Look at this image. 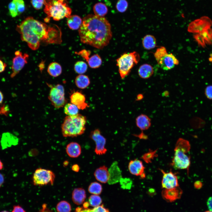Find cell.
<instances>
[{"mask_svg":"<svg viewBox=\"0 0 212 212\" xmlns=\"http://www.w3.org/2000/svg\"><path fill=\"white\" fill-rule=\"evenodd\" d=\"M136 123L137 126L142 130L148 129L151 125L150 119L148 116L143 114H141L137 117Z\"/></svg>","mask_w":212,"mask_h":212,"instance_id":"obj_23","label":"cell"},{"mask_svg":"<svg viewBox=\"0 0 212 212\" xmlns=\"http://www.w3.org/2000/svg\"><path fill=\"white\" fill-rule=\"evenodd\" d=\"M212 212V211H206V212Z\"/></svg>","mask_w":212,"mask_h":212,"instance_id":"obj_61","label":"cell"},{"mask_svg":"<svg viewBox=\"0 0 212 212\" xmlns=\"http://www.w3.org/2000/svg\"><path fill=\"white\" fill-rule=\"evenodd\" d=\"M86 198L85 190L83 188H75L72 191V198L74 203L77 205L82 204Z\"/></svg>","mask_w":212,"mask_h":212,"instance_id":"obj_22","label":"cell"},{"mask_svg":"<svg viewBox=\"0 0 212 212\" xmlns=\"http://www.w3.org/2000/svg\"><path fill=\"white\" fill-rule=\"evenodd\" d=\"M121 187L124 189H130L132 185V181L129 178H122L120 181Z\"/></svg>","mask_w":212,"mask_h":212,"instance_id":"obj_41","label":"cell"},{"mask_svg":"<svg viewBox=\"0 0 212 212\" xmlns=\"http://www.w3.org/2000/svg\"><path fill=\"white\" fill-rule=\"evenodd\" d=\"M1 212H8L7 211H2Z\"/></svg>","mask_w":212,"mask_h":212,"instance_id":"obj_60","label":"cell"},{"mask_svg":"<svg viewBox=\"0 0 212 212\" xmlns=\"http://www.w3.org/2000/svg\"><path fill=\"white\" fill-rule=\"evenodd\" d=\"M6 67V64L0 59V73L5 70Z\"/></svg>","mask_w":212,"mask_h":212,"instance_id":"obj_48","label":"cell"},{"mask_svg":"<svg viewBox=\"0 0 212 212\" xmlns=\"http://www.w3.org/2000/svg\"><path fill=\"white\" fill-rule=\"evenodd\" d=\"M143 98V96L142 94H139L137 95V100H140Z\"/></svg>","mask_w":212,"mask_h":212,"instance_id":"obj_57","label":"cell"},{"mask_svg":"<svg viewBox=\"0 0 212 212\" xmlns=\"http://www.w3.org/2000/svg\"><path fill=\"white\" fill-rule=\"evenodd\" d=\"M190 123L193 128L198 129L204 127L206 122L202 119L198 117H195L191 119Z\"/></svg>","mask_w":212,"mask_h":212,"instance_id":"obj_36","label":"cell"},{"mask_svg":"<svg viewBox=\"0 0 212 212\" xmlns=\"http://www.w3.org/2000/svg\"><path fill=\"white\" fill-rule=\"evenodd\" d=\"M4 168V165L3 163L0 160V170H1Z\"/></svg>","mask_w":212,"mask_h":212,"instance_id":"obj_58","label":"cell"},{"mask_svg":"<svg viewBox=\"0 0 212 212\" xmlns=\"http://www.w3.org/2000/svg\"><path fill=\"white\" fill-rule=\"evenodd\" d=\"M87 119L80 114L66 116L61 125L62 132L65 137H76L84 133Z\"/></svg>","mask_w":212,"mask_h":212,"instance_id":"obj_3","label":"cell"},{"mask_svg":"<svg viewBox=\"0 0 212 212\" xmlns=\"http://www.w3.org/2000/svg\"><path fill=\"white\" fill-rule=\"evenodd\" d=\"M138 72L139 75L141 78L146 79L152 76L154 70L153 67L150 65L145 64L140 67Z\"/></svg>","mask_w":212,"mask_h":212,"instance_id":"obj_24","label":"cell"},{"mask_svg":"<svg viewBox=\"0 0 212 212\" xmlns=\"http://www.w3.org/2000/svg\"><path fill=\"white\" fill-rule=\"evenodd\" d=\"M154 56L158 64L163 69L168 70L179 64V61L172 53H168L164 47L157 49Z\"/></svg>","mask_w":212,"mask_h":212,"instance_id":"obj_7","label":"cell"},{"mask_svg":"<svg viewBox=\"0 0 212 212\" xmlns=\"http://www.w3.org/2000/svg\"><path fill=\"white\" fill-rule=\"evenodd\" d=\"M82 21V20L80 16L74 15H71L68 18L67 23L68 27L70 29L75 30L80 28Z\"/></svg>","mask_w":212,"mask_h":212,"instance_id":"obj_25","label":"cell"},{"mask_svg":"<svg viewBox=\"0 0 212 212\" xmlns=\"http://www.w3.org/2000/svg\"><path fill=\"white\" fill-rule=\"evenodd\" d=\"M93 10L95 15L100 17H103L108 12L106 5L101 2L96 4L93 6Z\"/></svg>","mask_w":212,"mask_h":212,"instance_id":"obj_29","label":"cell"},{"mask_svg":"<svg viewBox=\"0 0 212 212\" xmlns=\"http://www.w3.org/2000/svg\"><path fill=\"white\" fill-rule=\"evenodd\" d=\"M75 82L76 85L78 88L81 89H85L90 85V81L88 76L81 74L76 77Z\"/></svg>","mask_w":212,"mask_h":212,"instance_id":"obj_26","label":"cell"},{"mask_svg":"<svg viewBox=\"0 0 212 212\" xmlns=\"http://www.w3.org/2000/svg\"><path fill=\"white\" fill-rule=\"evenodd\" d=\"M4 182V177L3 174L0 173V188L2 186Z\"/></svg>","mask_w":212,"mask_h":212,"instance_id":"obj_53","label":"cell"},{"mask_svg":"<svg viewBox=\"0 0 212 212\" xmlns=\"http://www.w3.org/2000/svg\"><path fill=\"white\" fill-rule=\"evenodd\" d=\"M183 191L179 186L173 188L164 189L162 192V195L163 198L168 201L173 202L180 199Z\"/></svg>","mask_w":212,"mask_h":212,"instance_id":"obj_16","label":"cell"},{"mask_svg":"<svg viewBox=\"0 0 212 212\" xmlns=\"http://www.w3.org/2000/svg\"><path fill=\"white\" fill-rule=\"evenodd\" d=\"M89 204L91 206L96 207L99 206L102 202L101 197L98 195H92L89 198Z\"/></svg>","mask_w":212,"mask_h":212,"instance_id":"obj_37","label":"cell"},{"mask_svg":"<svg viewBox=\"0 0 212 212\" xmlns=\"http://www.w3.org/2000/svg\"><path fill=\"white\" fill-rule=\"evenodd\" d=\"M156 150L150 151L144 154L142 156V158L146 163H151L152 160L157 155L156 154Z\"/></svg>","mask_w":212,"mask_h":212,"instance_id":"obj_40","label":"cell"},{"mask_svg":"<svg viewBox=\"0 0 212 212\" xmlns=\"http://www.w3.org/2000/svg\"><path fill=\"white\" fill-rule=\"evenodd\" d=\"M12 212H25L24 210L19 206H14Z\"/></svg>","mask_w":212,"mask_h":212,"instance_id":"obj_47","label":"cell"},{"mask_svg":"<svg viewBox=\"0 0 212 212\" xmlns=\"http://www.w3.org/2000/svg\"><path fill=\"white\" fill-rule=\"evenodd\" d=\"M76 212H110L108 209L104 207L103 205L95 207L92 209L82 210L81 208H78L76 209Z\"/></svg>","mask_w":212,"mask_h":212,"instance_id":"obj_35","label":"cell"},{"mask_svg":"<svg viewBox=\"0 0 212 212\" xmlns=\"http://www.w3.org/2000/svg\"><path fill=\"white\" fill-rule=\"evenodd\" d=\"M87 65L84 61H80L76 62L74 66V69L76 73L80 74H82L87 71Z\"/></svg>","mask_w":212,"mask_h":212,"instance_id":"obj_33","label":"cell"},{"mask_svg":"<svg viewBox=\"0 0 212 212\" xmlns=\"http://www.w3.org/2000/svg\"><path fill=\"white\" fill-rule=\"evenodd\" d=\"M50 90L48 98L52 105L56 108L63 107L67 101L65 97L64 89L63 86L59 84L53 85L47 83Z\"/></svg>","mask_w":212,"mask_h":212,"instance_id":"obj_8","label":"cell"},{"mask_svg":"<svg viewBox=\"0 0 212 212\" xmlns=\"http://www.w3.org/2000/svg\"><path fill=\"white\" fill-rule=\"evenodd\" d=\"M33 7L36 10L41 9L46 4V0H31Z\"/></svg>","mask_w":212,"mask_h":212,"instance_id":"obj_42","label":"cell"},{"mask_svg":"<svg viewBox=\"0 0 212 212\" xmlns=\"http://www.w3.org/2000/svg\"><path fill=\"white\" fill-rule=\"evenodd\" d=\"M10 112L9 106L4 103L0 107V115L7 116Z\"/></svg>","mask_w":212,"mask_h":212,"instance_id":"obj_45","label":"cell"},{"mask_svg":"<svg viewBox=\"0 0 212 212\" xmlns=\"http://www.w3.org/2000/svg\"><path fill=\"white\" fill-rule=\"evenodd\" d=\"M56 209L57 212H70L71 208L69 203L66 201H62L57 204Z\"/></svg>","mask_w":212,"mask_h":212,"instance_id":"obj_34","label":"cell"},{"mask_svg":"<svg viewBox=\"0 0 212 212\" xmlns=\"http://www.w3.org/2000/svg\"><path fill=\"white\" fill-rule=\"evenodd\" d=\"M70 99L71 103L76 105L79 109L84 110L89 107L85 102V95L80 92H74L70 96Z\"/></svg>","mask_w":212,"mask_h":212,"instance_id":"obj_18","label":"cell"},{"mask_svg":"<svg viewBox=\"0 0 212 212\" xmlns=\"http://www.w3.org/2000/svg\"><path fill=\"white\" fill-rule=\"evenodd\" d=\"M90 137L95 143V153L99 155L105 154L107 151L105 147L106 140L101 135L100 130L98 129L92 130L90 132Z\"/></svg>","mask_w":212,"mask_h":212,"instance_id":"obj_12","label":"cell"},{"mask_svg":"<svg viewBox=\"0 0 212 212\" xmlns=\"http://www.w3.org/2000/svg\"><path fill=\"white\" fill-rule=\"evenodd\" d=\"M16 29L21 40L33 50L38 49L41 45L59 44L62 42V32L58 26L48 25L32 17L26 18Z\"/></svg>","mask_w":212,"mask_h":212,"instance_id":"obj_1","label":"cell"},{"mask_svg":"<svg viewBox=\"0 0 212 212\" xmlns=\"http://www.w3.org/2000/svg\"><path fill=\"white\" fill-rule=\"evenodd\" d=\"M45 6L44 12L49 19L52 17L54 20L58 21L71 15L72 10L65 0H49L46 1Z\"/></svg>","mask_w":212,"mask_h":212,"instance_id":"obj_5","label":"cell"},{"mask_svg":"<svg viewBox=\"0 0 212 212\" xmlns=\"http://www.w3.org/2000/svg\"><path fill=\"white\" fill-rule=\"evenodd\" d=\"M8 8L9 15L12 17H15L19 15L15 4L12 1L9 4Z\"/></svg>","mask_w":212,"mask_h":212,"instance_id":"obj_43","label":"cell"},{"mask_svg":"<svg viewBox=\"0 0 212 212\" xmlns=\"http://www.w3.org/2000/svg\"><path fill=\"white\" fill-rule=\"evenodd\" d=\"M64 112L68 116H71L78 114L79 109L74 104L72 103L66 104L64 106Z\"/></svg>","mask_w":212,"mask_h":212,"instance_id":"obj_31","label":"cell"},{"mask_svg":"<svg viewBox=\"0 0 212 212\" xmlns=\"http://www.w3.org/2000/svg\"><path fill=\"white\" fill-rule=\"evenodd\" d=\"M88 191L89 193L94 195H99L102 191V186L97 182H92L89 186Z\"/></svg>","mask_w":212,"mask_h":212,"instance_id":"obj_32","label":"cell"},{"mask_svg":"<svg viewBox=\"0 0 212 212\" xmlns=\"http://www.w3.org/2000/svg\"><path fill=\"white\" fill-rule=\"evenodd\" d=\"M142 42L143 47L147 50L153 49L155 47L156 45L155 37L151 35H147L144 36Z\"/></svg>","mask_w":212,"mask_h":212,"instance_id":"obj_27","label":"cell"},{"mask_svg":"<svg viewBox=\"0 0 212 212\" xmlns=\"http://www.w3.org/2000/svg\"><path fill=\"white\" fill-rule=\"evenodd\" d=\"M47 72L50 76L54 77H57L61 74L62 68L58 63L52 62L48 65Z\"/></svg>","mask_w":212,"mask_h":212,"instance_id":"obj_28","label":"cell"},{"mask_svg":"<svg viewBox=\"0 0 212 212\" xmlns=\"http://www.w3.org/2000/svg\"><path fill=\"white\" fill-rule=\"evenodd\" d=\"M44 66V61H42L38 66L39 69L41 72H42L43 70L45 67Z\"/></svg>","mask_w":212,"mask_h":212,"instance_id":"obj_54","label":"cell"},{"mask_svg":"<svg viewBox=\"0 0 212 212\" xmlns=\"http://www.w3.org/2000/svg\"><path fill=\"white\" fill-rule=\"evenodd\" d=\"M12 1L15 4L19 15L24 11L25 6L23 0H12Z\"/></svg>","mask_w":212,"mask_h":212,"instance_id":"obj_39","label":"cell"},{"mask_svg":"<svg viewBox=\"0 0 212 212\" xmlns=\"http://www.w3.org/2000/svg\"><path fill=\"white\" fill-rule=\"evenodd\" d=\"M204 92L207 98L212 100V85L207 86L205 89Z\"/></svg>","mask_w":212,"mask_h":212,"instance_id":"obj_46","label":"cell"},{"mask_svg":"<svg viewBox=\"0 0 212 212\" xmlns=\"http://www.w3.org/2000/svg\"><path fill=\"white\" fill-rule=\"evenodd\" d=\"M128 3L126 0H118L116 5L117 10L119 12H124L127 9Z\"/></svg>","mask_w":212,"mask_h":212,"instance_id":"obj_38","label":"cell"},{"mask_svg":"<svg viewBox=\"0 0 212 212\" xmlns=\"http://www.w3.org/2000/svg\"><path fill=\"white\" fill-rule=\"evenodd\" d=\"M140 59L139 54L136 52L125 53L116 60L117 65L122 79H124L130 73L131 69Z\"/></svg>","mask_w":212,"mask_h":212,"instance_id":"obj_6","label":"cell"},{"mask_svg":"<svg viewBox=\"0 0 212 212\" xmlns=\"http://www.w3.org/2000/svg\"><path fill=\"white\" fill-rule=\"evenodd\" d=\"M39 212H53L47 207V205L44 204L43 205L42 208Z\"/></svg>","mask_w":212,"mask_h":212,"instance_id":"obj_49","label":"cell"},{"mask_svg":"<svg viewBox=\"0 0 212 212\" xmlns=\"http://www.w3.org/2000/svg\"><path fill=\"white\" fill-rule=\"evenodd\" d=\"M29 57V56L27 53L23 54L19 50L15 52V57L12 59V72L10 75L11 78L17 74L27 63Z\"/></svg>","mask_w":212,"mask_h":212,"instance_id":"obj_11","label":"cell"},{"mask_svg":"<svg viewBox=\"0 0 212 212\" xmlns=\"http://www.w3.org/2000/svg\"><path fill=\"white\" fill-rule=\"evenodd\" d=\"M78 32L82 43L99 49L107 46L112 37L108 21L104 17L92 14L83 18Z\"/></svg>","mask_w":212,"mask_h":212,"instance_id":"obj_2","label":"cell"},{"mask_svg":"<svg viewBox=\"0 0 212 212\" xmlns=\"http://www.w3.org/2000/svg\"><path fill=\"white\" fill-rule=\"evenodd\" d=\"M4 99V95L2 92L0 90V104L2 103Z\"/></svg>","mask_w":212,"mask_h":212,"instance_id":"obj_56","label":"cell"},{"mask_svg":"<svg viewBox=\"0 0 212 212\" xmlns=\"http://www.w3.org/2000/svg\"><path fill=\"white\" fill-rule=\"evenodd\" d=\"M55 177L54 173L51 170L39 168L36 169L34 173L32 181L35 186L53 185Z\"/></svg>","mask_w":212,"mask_h":212,"instance_id":"obj_9","label":"cell"},{"mask_svg":"<svg viewBox=\"0 0 212 212\" xmlns=\"http://www.w3.org/2000/svg\"><path fill=\"white\" fill-rule=\"evenodd\" d=\"M69 164V162L67 160H65L63 162V165L64 166H67Z\"/></svg>","mask_w":212,"mask_h":212,"instance_id":"obj_59","label":"cell"},{"mask_svg":"<svg viewBox=\"0 0 212 212\" xmlns=\"http://www.w3.org/2000/svg\"><path fill=\"white\" fill-rule=\"evenodd\" d=\"M207 205L210 210L212 211V196L209 198L208 199L207 202Z\"/></svg>","mask_w":212,"mask_h":212,"instance_id":"obj_51","label":"cell"},{"mask_svg":"<svg viewBox=\"0 0 212 212\" xmlns=\"http://www.w3.org/2000/svg\"><path fill=\"white\" fill-rule=\"evenodd\" d=\"M87 62L90 68L96 69L101 66L102 61L100 55L97 54H95L90 57Z\"/></svg>","mask_w":212,"mask_h":212,"instance_id":"obj_30","label":"cell"},{"mask_svg":"<svg viewBox=\"0 0 212 212\" xmlns=\"http://www.w3.org/2000/svg\"><path fill=\"white\" fill-rule=\"evenodd\" d=\"M128 168L129 172L132 175L140 176L142 178L145 177V167L141 161L137 159L130 160L128 164Z\"/></svg>","mask_w":212,"mask_h":212,"instance_id":"obj_15","label":"cell"},{"mask_svg":"<svg viewBox=\"0 0 212 212\" xmlns=\"http://www.w3.org/2000/svg\"><path fill=\"white\" fill-rule=\"evenodd\" d=\"M117 164L116 161L113 162L108 169L109 176L108 182L109 184L119 182L122 178L121 172Z\"/></svg>","mask_w":212,"mask_h":212,"instance_id":"obj_17","label":"cell"},{"mask_svg":"<svg viewBox=\"0 0 212 212\" xmlns=\"http://www.w3.org/2000/svg\"><path fill=\"white\" fill-rule=\"evenodd\" d=\"M193 37L198 45L204 47L212 44V29L210 28L203 31L195 34Z\"/></svg>","mask_w":212,"mask_h":212,"instance_id":"obj_14","label":"cell"},{"mask_svg":"<svg viewBox=\"0 0 212 212\" xmlns=\"http://www.w3.org/2000/svg\"><path fill=\"white\" fill-rule=\"evenodd\" d=\"M91 53V52L90 51L85 49L82 50L78 52H75V54L80 56L87 62L90 58L89 57Z\"/></svg>","mask_w":212,"mask_h":212,"instance_id":"obj_44","label":"cell"},{"mask_svg":"<svg viewBox=\"0 0 212 212\" xmlns=\"http://www.w3.org/2000/svg\"><path fill=\"white\" fill-rule=\"evenodd\" d=\"M94 175L97 181L102 183H107L109 179L108 170L105 165L97 168L95 171Z\"/></svg>","mask_w":212,"mask_h":212,"instance_id":"obj_20","label":"cell"},{"mask_svg":"<svg viewBox=\"0 0 212 212\" xmlns=\"http://www.w3.org/2000/svg\"><path fill=\"white\" fill-rule=\"evenodd\" d=\"M80 169V168L79 165L77 164H74L73 165L72 167V169L74 172H77Z\"/></svg>","mask_w":212,"mask_h":212,"instance_id":"obj_52","label":"cell"},{"mask_svg":"<svg viewBox=\"0 0 212 212\" xmlns=\"http://www.w3.org/2000/svg\"><path fill=\"white\" fill-rule=\"evenodd\" d=\"M194 185L196 188L199 189L202 187L203 184L200 181L197 180L194 183Z\"/></svg>","mask_w":212,"mask_h":212,"instance_id":"obj_50","label":"cell"},{"mask_svg":"<svg viewBox=\"0 0 212 212\" xmlns=\"http://www.w3.org/2000/svg\"><path fill=\"white\" fill-rule=\"evenodd\" d=\"M136 136L141 139H146L148 138V137L143 132L141 133L139 135H136Z\"/></svg>","mask_w":212,"mask_h":212,"instance_id":"obj_55","label":"cell"},{"mask_svg":"<svg viewBox=\"0 0 212 212\" xmlns=\"http://www.w3.org/2000/svg\"><path fill=\"white\" fill-rule=\"evenodd\" d=\"M67 155L72 158L78 157L81 153V148L80 145L75 142H71L68 144L66 147Z\"/></svg>","mask_w":212,"mask_h":212,"instance_id":"obj_21","label":"cell"},{"mask_svg":"<svg viewBox=\"0 0 212 212\" xmlns=\"http://www.w3.org/2000/svg\"><path fill=\"white\" fill-rule=\"evenodd\" d=\"M160 170L163 174L161 181L163 188L168 189L179 186L178 178L175 174L171 171L165 172L163 170Z\"/></svg>","mask_w":212,"mask_h":212,"instance_id":"obj_13","label":"cell"},{"mask_svg":"<svg viewBox=\"0 0 212 212\" xmlns=\"http://www.w3.org/2000/svg\"><path fill=\"white\" fill-rule=\"evenodd\" d=\"M190 149L189 142L180 138L176 143L174 156L171 165L177 169H188L190 166V158L186 154Z\"/></svg>","mask_w":212,"mask_h":212,"instance_id":"obj_4","label":"cell"},{"mask_svg":"<svg viewBox=\"0 0 212 212\" xmlns=\"http://www.w3.org/2000/svg\"><path fill=\"white\" fill-rule=\"evenodd\" d=\"M17 137L10 132H6L3 133L2 135L0 141L3 150L16 145L18 142Z\"/></svg>","mask_w":212,"mask_h":212,"instance_id":"obj_19","label":"cell"},{"mask_svg":"<svg viewBox=\"0 0 212 212\" xmlns=\"http://www.w3.org/2000/svg\"><path fill=\"white\" fill-rule=\"evenodd\" d=\"M212 25L211 19L207 16H203L190 23L188 27V31L195 34L199 33L211 28Z\"/></svg>","mask_w":212,"mask_h":212,"instance_id":"obj_10","label":"cell"}]
</instances>
